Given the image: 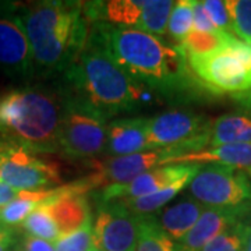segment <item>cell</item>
<instances>
[{"label": "cell", "instance_id": "6da1fadb", "mask_svg": "<svg viewBox=\"0 0 251 251\" xmlns=\"http://www.w3.org/2000/svg\"><path fill=\"white\" fill-rule=\"evenodd\" d=\"M91 34L123 72L141 87L171 94L188 82V63L176 45L134 28L97 24Z\"/></svg>", "mask_w": 251, "mask_h": 251}, {"label": "cell", "instance_id": "7a4b0ae2", "mask_svg": "<svg viewBox=\"0 0 251 251\" xmlns=\"http://www.w3.org/2000/svg\"><path fill=\"white\" fill-rule=\"evenodd\" d=\"M81 1H39L20 20L28 36L34 63L46 70L66 72L88 39V20Z\"/></svg>", "mask_w": 251, "mask_h": 251}, {"label": "cell", "instance_id": "3957f363", "mask_svg": "<svg viewBox=\"0 0 251 251\" xmlns=\"http://www.w3.org/2000/svg\"><path fill=\"white\" fill-rule=\"evenodd\" d=\"M63 108L64 99L42 88H18L0 95V147L60 152Z\"/></svg>", "mask_w": 251, "mask_h": 251}, {"label": "cell", "instance_id": "277c9868", "mask_svg": "<svg viewBox=\"0 0 251 251\" xmlns=\"http://www.w3.org/2000/svg\"><path fill=\"white\" fill-rule=\"evenodd\" d=\"M66 78L72 85L69 94L112 117L140 108L145 91L126 74L90 34L77 60L66 70Z\"/></svg>", "mask_w": 251, "mask_h": 251}, {"label": "cell", "instance_id": "5b68a950", "mask_svg": "<svg viewBox=\"0 0 251 251\" xmlns=\"http://www.w3.org/2000/svg\"><path fill=\"white\" fill-rule=\"evenodd\" d=\"M187 63L200 82L215 94L239 95L251 90V46L237 38L216 53Z\"/></svg>", "mask_w": 251, "mask_h": 251}, {"label": "cell", "instance_id": "8992f818", "mask_svg": "<svg viewBox=\"0 0 251 251\" xmlns=\"http://www.w3.org/2000/svg\"><path fill=\"white\" fill-rule=\"evenodd\" d=\"M60 126V152L70 158H91L105 152L108 122L98 110L67 94Z\"/></svg>", "mask_w": 251, "mask_h": 251}, {"label": "cell", "instance_id": "52a82bcc", "mask_svg": "<svg viewBox=\"0 0 251 251\" xmlns=\"http://www.w3.org/2000/svg\"><path fill=\"white\" fill-rule=\"evenodd\" d=\"M190 197L204 206L236 208L251 205V181L239 169L224 165L201 166L188 183Z\"/></svg>", "mask_w": 251, "mask_h": 251}, {"label": "cell", "instance_id": "ba28073f", "mask_svg": "<svg viewBox=\"0 0 251 251\" xmlns=\"http://www.w3.org/2000/svg\"><path fill=\"white\" fill-rule=\"evenodd\" d=\"M208 127L202 116L187 110H169L150 119L148 150L183 147L187 152L202 151L208 147Z\"/></svg>", "mask_w": 251, "mask_h": 251}, {"label": "cell", "instance_id": "9c48e42d", "mask_svg": "<svg viewBox=\"0 0 251 251\" xmlns=\"http://www.w3.org/2000/svg\"><path fill=\"white\" fill-rule=\"evenodd\" d=\"M0 181L20 191L48 190L62 183L60 168L34 152L16 147H0Z\"/></svg>", "mask_w": 251, "mask_h": 251}, {"label": "cell", "instance_id": "30bf717a", "mask_svg": "<svg viewBox=\"0 0 251 251\" xmlns=\"http://www.w3.org/2000/svg\"><path fill=\"white\" fill-rule=\"evenodd\" d=\"M186 153L187 151L183 147H172L125 156H110L109 159L99 163L98 171L92 176L81 181L88 188V191L91 188L100 186L108 187L113 184H126L141 176L143 173L159 166H165L166 163H171L175 158H179Z\"/></svg>", "mask_w": 251, "mask_h": 251}, {"label": "cell", "instance_id": "8fae6325", "mask_svg": "<svg viewBox=\"0 0 251 251\" xmlns=\"http://www.w3.org/2000/svg\"><path fill=\"white\" fill-rule=\"evenodd\" d=\"M95 249L100 251H135L138 218L119 201L102 204L92 225Z\"/></svg>", "mask_w": 251, "mask_h": 251}, {"label": "cell", "instance_id": "7c38bea8", "mask_svg": "<svg viewBox=\"0 0 251 251\" xmlns=\"http://www.w3.org/2000/svg\"><path fill=\"white\" fill-rule=\"evenodd\" d=\"M201 169V165H168L159 166L152 171L143 173L141 176L135 177L130 183L126 184H113L108 186L100 193L102 204L128 200V198H140L151 196L163 188L169 187L171 184L184 179L193 177Z\"/></svg>", "mask_w": 251, "mask_h": 251}, {"label": "cell", "instance_id": "4fadbf2b", "mask_svg": "<svg viewBox=\"0 0 251 251\" xmlns=\"http://www.w3.org/2000/svg\"><path fill=\"white\" fill-rule=\"evenodd\" d=\"M87 193L88 188L80 180L62 186V191L45 202L59 227L60 236L75 232L91 221Z\"/></svg>", "mask_w": 251, "mask_h": 251}, {"label": "cell", "instance_id": "5bb4252c", "mask_svg": "<svg viewBox=\"0 0 251 251\" xmlns=\"http://www.w3.org/2000/svg\"><path fill=\"white\" fill-rule=\"evenodd\" d=\"M251 205L236 206V208H212L205 206L202 215L197 224L181 240L177 242L179 251H201L216 236L224 233L234 224L240 222L242 218Z\"/></svg>", "mask_w": 251, "mask_h": 251}, {"label": "cell", "instance_id": "9a60e30c", "mask_svg": "<svg viewBox=\"0 0 251 251\" xmlns=\"http://www.w3.org/2000/svg\"><path fill=\"white\" fill-rule=\"evenodd\" d=\"M0 64L20 74L32 70V50L20 17L0 16Z\"/></svg>", "mask_w": 251, "mask_h": 251}, {"label": "cell", "instance_id": "2e32d148", "mask_svg": "<svg viewBox=\"0 0 251 251\" xmlns=\"http://www.w3.org/2000/svg\"><path fill=\"white\" fill-rule=\"evenodd\" d=\"M148 123L144 117H122L108 123V143L105 152L110 156H125L148 150Z\"/></svg>", "mask_w": 251, "mask_h": 251}, {"label": "cell", "instance_id": "e0dca14e", "mask_svg": "<svg viewBox=\"0 0 251 251\" xmlns=\"http://www.w3.org/2000/svg\"><path fill=\"white\" fill-rule=\"evenodd\" d=\"M224 165L234 169H251V144H224L175 158L171 165Z\"/></svg>", "mask_w": 251, "mask_h": 251}, {"label": "cell", "instance_id": "ac0fdd59", "mask_svg": "<svg viewBox=\"0 0 251 251\" xmlns=\"http://www.w3.org/2000/svg\"><path fill=\"white\" fill-rule=\"evenodd\" d=\"M205 206L190 196L179 198L175 204L156 212L158 224L172 240L179 242L197 224Z\"/></svg>", "mask_w": 251, "mask_h": 251}, {"label": "cell", "instance_id": "d6986e66", "mask_svg": "<svg viewBox=\"0 0 251 251\" xmlns=\"http://www.w3.org/2000/svg\"><path fill=\"white\" fill-rule=\"evenodd\" d=\"M224 144H251V116L249 113H229L209 122L208 148Z\"/></svg>", "mask_w": 251, "mask_h": 251}, {"label": "cell", "instance_id": "ffe728a7", "mask_svg": "<svg viewBox=\"0 0 251 251\" xmlns=\"http://www.w3.org/2000/svg\"><path fill=\"white\" fill-rule=\"evenodd\" d=\"M62 191V187L36 190V191H20L18 197L11 201L9 205L0 209L1 222L6 227H16L31 215L36 208L46 201L56 197Z\"/></svg>", "mask_w": 251, "mask_h": 251}, {"label": "cell", "instance_id": "44dd1931", "mask_svg": "<svg viewBox=\"0 0 251 251\" xmlns=\"http://www.w3.org/2000/svg\"><path fill=\"white\" fill-rule=\"evenodd\" d=\"M234 39V35L226 34L222 31L215 32H201L197 29H191L184 41L177 48L187 59L206 57L224 49Z\"/></svg>", "mask_w": 251, "mask_h": 251}, {"label": "cell", "instance_id": "7402d4cb", "mask_svg": "<svg viewBox=\"0 0 251 251\" xmlns=\"http://www.w3.org/2000/svg\"><path fill=\"white\" fill-rule=\"evenodd\" d=\"M138 237L135 251H179L177 242L172 240L158 224L156 215H137Z\"/></svg>", "mask_w": 251, "mask_h": 251}, {"label": "cell", "instance_id": "603a6c76", "mask_svg": "<svg viewBox=\"0 0 251 251\" xmlns=\"http://www.w3.org/2000/svg\"><path fill=\"white\" fill-rule=\"evenodd\" d=\"M193 177L191 176L184 177V179L171 184L169 187L163 188V190L155 193V194H151V196H145V197L140 198H128V200H119V202L125 206L127 211H130L133 215H151L153 212L161 211L168 202H171L172 200L176 197L183 188L188 186V183L191 181Z\"/></svg>", "mask_w": 251, "mask_h": 251}, {"label": "cell", "instance_id": "cb8c5ba5", "mask_svg": "<svg viewBox=\"0 0 251 251\" xmlns=\"http://www.w3.org/2000/svg\"><path fill=\"white\" fill-rule=\"evenodd\" d=\"M175 1L171 0H145L143 21L138 31L161 38L168 35V23Z\"/></svg>", "mask_w": 251, "mask_h": 251}, {"label": "cell", "instance_id": "d4e9b609", "mask_svg": "<svg viewBox=\"0 0 251 251\" xmlns=\"http://www.w3.org/2000/svg\"><path fill=\"white\" fill-rule=\"evenodd\" d=\"M25 234L34 236L38 239H44L46 242L54 243L60 237L59 227L54 222L53 216L50 214L46 204H42L28 216L21 225Z\"/></svg>", "mask_w": 251, "mask_h": 251}, {"label": "cell", "instance_id": "484cf974", "mask_svg": "<svg viewBox=\"0 0 251 251\" xmlns=\"http://www.w3.org/2000/svg\"><path fill=\"white\" fill-rule=\"evenodd\" d=\"M191 29H193V0L175 1L168 23V35L171 36L176 46H179Z\"/></svg>", "mask_w": 251, "mask_h": 251}, {"label": "cell", "instance_id": "4316f807", "mask_svg": "<svg viewBox=\"0 0 251 251\" xmlns=\"http://www.w3.org/2000/svg\"><path fill=\"white\" fill-rule=\"evenodd\" d=\"M250 232L249 225L237 222L212 239L201 251H244Z\"/></svg>", "mask_w": 251, "mask_h": 251}, {"label": "cell", "instance_id": "83f0119b", "mask_svg": "<svg viewBox=\"0 0 251 251\" xmlns=\"http://www.w3.org/2000/svg\"><path fill=\"white\" fill-rule=\"evenodd\" d=\"M226 7L236 36L251 46V0H227Z\"/></svg>", "mask_w": 251, "mask_h": 251}, {"label": "cell", "instance_id": "f1b7e54d", "mask_svg": "<svg viewBox=\"0 0 251 251\" xmlns=\"http://www.w3.org/2000/svg\"><path fill=\"white\" fill-rule=\"evenodd\" d=\"M56 251H92L95 249L92 224L87 222L82 227L69 234H63L53 243Z\"/></svg>", "mask_w": 251, "mask_h": 251}, {"label": "cell", "instance_id": "f546056e", "mask_svg": "<svg viewBox=\"0 0 251 251\" xmlns=\"http://www.w3.org/2000/svg\"><path fill=\"white\" fill-rule=\"evenodd\" d=\"M202 4H204L206 13H208V16H209L216 29L233 35V25H232V20H230L229 11H227V7H226V1H222V0H204Z\"/></svg>", "mask_w": 251, "mask_h": 251}, {"label": "cell", "instance_id": "4dcf8cb0", "mask_svg": "<svg viewBox=\"0 0 251 251\" xmlns=\"http://www.w3.org/2000/svg\"><path fill=\"white\" fill-rule=\"evenodd\" d=\"M193 29H197L201 32L218 31L208 16L202 1H200V0H193Z\"/></svg>", "mask_w": 251, "mask_h": 251}, {"label": "cell", "instance_id": "1f68e13d", "mask_svg": "<svg viewBox=\"0 0 251 251\" xmlns=\"http://www.w3.org/2000/svg\"><path fill=\"white\" fill-rule=\"evenodd\" d=\"M20 249L23 251H56L53 243L46 242L44 239H38L34 236L25 234L20 243Z\"/></svg>", "mask_w": 251, "mask_h": 251}, {"label": "cell", "instance_id": "d6a6232c", "mask_svg": "<svg viewBox=\"0 0 251 251\" xmlns=\"http://www.w3.org/2000/svg\"><path fill=\"white\" fill-rule=\"evenodd\" d=\"M16 243H17V237H16V230L13 227L0 229V251H11Z\"/></svg>", "mask_w": 251, "mask_h": 251}, {"label": "cell", "instance_id": "836d02e7", "mask_svg": "<svg viewBox=\"0 0 251 251\" xmlns=\"http://www.w3.org/2000/svg\"><path fill=\"white\" fill-rule=\"evenodd\" d=\"M20 194V190L10 187L7 184L0 181V209L9 205L11 201H14Z\"/></svg>", "mask_w": 251, "mask_h": 251}, {"label": "cell", "instance_id": "e575fe53", "mask_svg": "<svg viewBox=\"0 0 251 251\" xmlns=\"http://www.w3.org/2000/svg\"><path fill=\"white\" fill-rule=\"evenodd\" d=\"M236 99L240 102L242 106H244L246 113H249L251 116V90L246 91V92H243V94H239V95H236Z\"/></svg>", "mask_w": 251, "mask_h": 251}, {"label": "cell", "instance_id": "d590c367", "mask_svg": "<svg viewBox=\"0 0 251 251\" xmlns=\"http://www.w3.org/2000/svg\"><path fill=\"white\" fill-rule=\"evenodd\" d=\"M244 251H251V232L249 234V239H247V243H246V250Z\"/></svg>", "mask_w": 251, "mask_h": 251}, {"label": "cell", "instance_id": "8d00e7d4", "mask_svg": "<svg viewBox=\"0 0 251 251\" xmlns=\"http://www.w3.org/2000/svg\"><path fill=\"white\" fill-rule=\"evenodd\" d=\"M3 227H6V226L3 225V222H1V215H0V229H3Z\"/></svg>", "mask_w": 251, "mask_h": 251}, {"label": "cell", "instance_id": "74e56055", "mask_svg": "<svg viewBox=\"0 0 251 251\" xmlns=\"http://www.w3.org/2000/svg\"><path fill=\"white\" fill-rule=\"evenodd\" d=\"M11 251H23V250H21L20 247H16V249H13V250H11Z\"/></svg>", "mask_w": 251, "mask_h": 251}, {"label": "cell", "instance_id": "f35d334b", "mask_svg": "<svg viewBox=\"0 0 251 251\" xmlns=\"http://www.w3.org/2000/svg\"><path fill=\"white\" fill-rule=\"evenodd\" d=\"M92 251H100V250H98V249H94V250Z\"/></svg>", "mask_w": 251, "mask_h": 251}, {"label": "cell", "instance_id": "ab89813d", "mask_svg": "<svg viewBox=\"0 0 251 251\" xmlns=\"http://www.w3.org/2000/svg\"><path fill=\"white\" fill-rule=\"evenodd\" d=\"M0 163H1V155H0Z\"/></svg>", "mask_w": 251, "mask_h": 251}, {"label": "cell", "instance_id": "60d3db41", "mask_svg": "<svg viewBox=\"0 0 251 251\" xmlns=\"http://www.w3.org/2000/svg\"><path fill=\"white\" fill-rule=\"evenodd\" d=\"M249 172H250V175H251V169H249Z\"/></svg>", "mask_w": 251, "mask_h": 251}]
</instances>
